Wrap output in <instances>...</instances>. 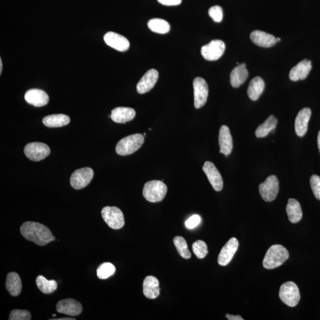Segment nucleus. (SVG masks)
Here are the masks:
<instances>
[{"label":"nucleus","mask_w":320,"mask_h":320,"mask_svg":"<svg viewBox=\"0 0 320 320\" xmlns=\"http://www.w3.org/2000/svg\"><path fill=\"white\" fill-rule=\"evenodd\" d=\"M21 232L27 240L34 242L41 246L56 240V237L52 234L50 229L39 222H25L21 226Z\"/></svg>","instance_id":"f257e3e1"},{"label":"nucleus","mask_w":320,"mask_h":320,"mask_svg":"<svg viewBox=\"0 0 320 320\" xmlns=\"http://www.w3.org/2000/svg\"><path fill=\"white\" fill-rule=\"evenodd\" d=\"M289 256L288 251L282 245H271L265 254L263 266L267 269H275L285 262Z\"/></svg>","instance_id":"f03ea898"},{"label":"nucleus","mask_w":320,"mask_h":320,"mask_svg":"<svg viewBox=\"0 0 320 320\" xmlns=\"http://www.w3.org/2000/svg\"><path fill=\"white\" fill-rule=\"evenodd\" d=\"M144 142V136L140 134L129 135L118 142L116 152L120 156H128L140 149Z\"/></svg>","instance_id":"7ed1b4c3"},{"label":"nucleus","mask_w":320,"mask_h":320,"mask_svg":"<svg viewBox=\"0 0 320 320\" xmlns=\"http://www.w3.org/2000/svg\"><path fill=\"white\" fill-rule=\"evenodd\" d=\"M167 192V187L162 181L152 180L145 184L143 196L148 201L158 202L164 198Z\"/></svg>","instance_id":"20e7f679"},{"label":"nucleus","mask_w":320,"mask_h":320,"mask_svg":"<svg viewBox=\"0 0 320 320\" xmlns=\"http://www.w3.org/2000/svg\"><path fill=\"white\" fill-rule=\"evenodd\" d=\"M279 298L287 306L294 307L298 305L300 293L298 286L293 282H287L281 285Z\"/></svg>","instance_id":"39448f33"},{"label":"nucleus","mask_w":320,"mask_h":320,"mask_svg":"<svg viewBox=\"0 0 320 320\" xmlns=\"http://www.w3.org/2000/svg\"><path fill=\"white\" fill-rule=\"evenodd\" d=\"M102 216L103 220L112 229H121L125 225L124 214L117 207H105L102 210Z\"/></svg>","instance_id":"423d86ee"},{"label":"nucleus","mask_w":320,"mask_h":320,"mask_svg":"<svg viewBox=\"0 0 320 320\" xmlns=\"http://www.w3.org/2000/svg\"><path fill=\"white\" fill-rule=\"evenodd\" d=\"M279 190V182L276 176L268 177L259 185V193L261 198L266 202H271L276 199Z\"/></svg>","instance_id":"0eeeda50"},{"label":"nucleus","mask_w":320,"mask_h":320,"mask_svg":"<svg viewBox=\"0 0 320 320\" xmlns=\"http://www.w3.org/2000/svg\"><path fill=\"white\" fill-rule=\"evenodd\" d=\"M26 156L29 160L40 161L45 159L51 153L50 148L43 142H31L26 145L24 150Z\"/></svg>","instance_id":"6e6552de"},{"label":"nucleus","mask_w":320,"mask_h":320,"mask_svg":"<svg viewBox=\"0 0 320 320\" xmlns=\"http://www.w3.org/2000/svg\"><path fill=\"white\" fill-rule=\"evenodd\" d=\"M193 85L194 106L196 109H200L205 105L208 99L209 93L208 84L201 77H196L193 80Z\"/></svg>","instance_id":"1a4fd4ad"},{"label":"nucleus","mask_w":320,"mask_h":320,"mask_svg":"<svg viewBox=\"0 0 320 320\" xmlns=\"http://www.w3.org/2000/svg\"><path fill=\"white\" fill-rule=\"evenodd\" d=\"M94 171L89 167L76 170L70 177V183L74 189L80 190L85 188L91 182Z\"/></svg>","instance_id":"9d476101"},{"label":"nucleus","mask_w":320,"mask_h":320,"mask_svg":"<svg viewBox=\"0 0 320 320\" xmlns=\"http://www.w3.org/2000/svg\"><path fill=\"white\" fill-rule=\"evenodd\" d=\"M225 50V45L221 40H213L201 48V54L206 60L216 61L220 58Z\"/></svg>","instance_id":"9b49d317"},{"label":"nucleus","mask_w":320,"mask_h":320,"mask_svg":"<svg viewBox=\"0 0 320 320\" xmlns=\"http://www.w3.org/2000/svg\"><path fill=\"white\" fill-rule=\"evenodd\" d=\"M238 246L239 242L237 238L233 237L229 239L219 254L218 264L222 266H227L233 258Z\"/></svg>","instance_id":"f8f14e48"},{"label":"nucleus","mask_w":320,"mask_h":320,"mask_svg":"<svg viewBox=\"0 0 320 320\" xmlns=\"http://www.w3.org/2000/svg\"><path fill=\"white\" fill-rule=\"evenodd\" d=\"M203 170L215 191H221L223 188V180L220 173L216 169L215 165L211 161H206L203 165Z\"/></svg>","instance_id":"ddd939ff"},{"label":"nucleus","mask_w":320,"mask_h":320,"mask_svg":"<svg viewBox=\"0 0 320 320\" xmlns=\"http://www.w3.org/2000/svg\"><path fill=\"white\" fill-rule=\"evenodd\" d=\"M57 311L70 316H77L83 311V306L80 302L71 298L60 300L56 306Z\"/></svg>","instance_id":"4468645a"},{"label":"nucleus","mask_w":320,"mask_h":320,"mask_svg":"<svg viewBox=\"0 0 320 320\" xmlns=\"http://www.w3.org/2000/svg\"><path fill=\"white\" fill-rule=\"evenodd\" d=\"M103 39L109 47L118 51H127L130 46V44L127 38L115 32H108L105 35Z\"/></svg>","instance_id":"2eb2a0df"},{"label":"nucleus","mask_w":320,"mask_h":320,"mask_svg":"<svg viewBox=\"0 0 320 320\" xmlns=\"http://www.w3.org/2000/svg\"><path fill=\"white\" fill-rule=\"evenodd\" d=\"M158 73L156 70H148L142 77L137 86V92L139 94L147 93L153 88L158 79Z\"/></svg>","instance_id":"dca6fc26"},{"label":"nucleus","mask_w":320,"mask_h":320,"mask_svg":"<svg viewBox=\"0 0 320 320\" xmlns=\"http://www.w3.org/2000/svg\"><path fill=\"white\" fill-rule=\"evenodd\" d=\"M25 99L29 104L35 107L47 105L50 100L47 93L37 89L29 90L25 94Z\"/></svg>","instance_id":"f3484780"},{"label":"nucleus","mask_w":320,"mask_h":320,"mask_svg":"<svg viewBox=\"0 0 320 320\" xmlns=\"http://www.w3.org/2000/svg\"><path fill=\"white\" fill-rule=\"evenodd\" d=\"M311 116V110L308 108H303L297 115L295 122V130L298 137H302L306 134Z\"/></svg>","instance_id":"a211bd4d"},{"label":"nucleus","mask_w":320,"mask_h":320,"mask_svg":"<svg viewBox=\"0 0 320 320\" xmlns=\"http://www.w3.org/2000/svg\"><path fill=\"white\" fill-rule=\"evenodd\" d=\"M312 69L311 61L304 60L293 67L289 73V79L293 82L305 80Z\"/></svg>","instance_id":"6ab92c4d"},{"label":"nucleus","mask_w":320,"mask_h":320,"mask_svg":"<svg viewBox=\"0 0 320 320\" xmlns=\"http://www.w3.org/2000/svg\"><path fill=\"white\" fill-rule=\"evenodd\" d=\"M219 145L220 147L219 153L224 154L225 156L231 153L233 144L230 131L227 126H222L219 130Z\"/></svg>","instance_id":"aec40b11"},{"label":"nucleus","mask_w":320,"mask_h":320,"mask_svg":"<svg viewBox=\"0 0 320 320\" xmlns=\"http://www.w3.org/2000/svg\"><path fill=\"white\" fill-rule=\"evenodd\" d=\"M136 112L134 109L118 107L113 109L111 112L112 120L118 124H125L135 117Z\"/></svg>","instance_id":"412c9836"},{"label":"nucleus","mask_w":320,"mask_h":320,"mask_svg":"<svg viewBox=\"0 0 320 320\" xmlns=\"http://www.w3.org/2000/svg\"><path fill=\"white\" fill-rule=\"evenodd\" d=\"M250 39L254 44L260 47L270 48L277 43L273 35L261 31L252 32Z\"/></svg>","instance_id":"4be33fe9"},{"label":"nucleus","mask_w":320,"mask_h":320,"mask_svg":"<svg viewBox=\"0 0 320 320\" xmlns=\"http://www.w3.org/2000/svg\"><path fill=\"white\" fill-rule=\"evenodd\" d=\"M160 283L156 277L148 276L145 278L143 292L148 299H156L160 295Z\"/></svg>","instance_id":"5701e85b"},{"label":"nucleus","mask_w":320,"mask_h":320,"mask_svg":"<svg viewBox=\"0 0 320 320\" xmlns=\"http://www.w3.org/2000/svg\"><path fill=\"white\" fill-rule=\"evenodd\" d=\"M6 289L13 296L20 295L22 289V283L20 276L16 272H10L6 282Z\"/></svg>","instance_id":"b1692460"},{"label":"nucleus","mask_w":320,"mask_h":320,"mask_svg":"<svg viewBox=\"0 0 320 320\" xmlns=\"http://www.w3.org/2000/svg\"><path fill=\"white\" fill-rule=\"evenodd\" d=\"M248 76V71L246 69L245 64L239 65L231 71L230 74L231 85L234 88H238L245 80Z\"/></svg>","instance_id":"393cba45"},{"label":"nucleus","mask_w":320,"mask_h":320,"mask_svg":"<svg viewBox=\"0 0 320 320\" xmlns=\"http://www.w3.org/2000/svg\"><path fill=\"white\" fill-rule=\"evenodd\" d=\"M286 213L289 221L296 224L301 220L302 211L298 201L295 199H289L286 206Z\"/></svg>","instance_id":"a878e982"},{"label":"nucleus","mask_w":320,"mask_h":320,"mask_svg":"<svg viewBox=\"0 0 320 320\" xmlns=\"http://www.w3.org/2000/svg\"><path fill=\"white\" fill-rule=\"evenodd\" d=\"M264 89V82L260 77H254L251 80L247 89V94L251 100L256 101L261 94L263 92Z\"/></svg>","instance_id":"bb28decb"},{"label":"nucleus","mask_w":320,"mask_h":320,"mask_svg":"<svg viewBox=\"0 0 320 320\" xmlns=\"http://www.w3.org/2000/svg\"><path fill=\"white\" fill-rule=\"evenodd\" d=\"M43 122L47 127H62L70 124V118L69 116L64 114L52 115L45 117Z\"/></svg>","instance_id":"cd10ccee"},{"label":"nucleus","mask_w":320,"mask_h":320,"mask_svg":"<svg viewBox=\"0 0 320 320\" xmlns=\"http://www.w3.org/2000/svg\"><path fill=\"white\" fill-rule=\"evenodd\" d=\"M277 124V120L274 116L271 115L267 118L263 124H261L256 129L255 134L257 138H264L275 129Z\"/></svg>","instance_id":"c85d7f7f"},{"label":"nucleus","mask_w":320,"mask_h":320,"mask_svg":"<svg viewBox=\"0 0 320 320\" xmlns=\"http://www.w3.org/2000/svg\"><path fill=\"white\" fill-rule=\"evenodd\" d=\"M37 286L42 292L50 294L56 291L58 284L55 280H48L44 276H38L36 279Z\"/></svg>","instance_id":"c756f323"},{"label":"nucleus","mask_w":320,"mask_h":320,"mask_svg":"<svg viewBox=\"0 0 320 320\" xmlns=\"http://www.w3.org/2000/svg\"><path fill=\"white\" fill-rule=\"evenodd\" d=\"M148 27L151 31L160 34H167L170 30L169 23L161 19H151L148 22Z\"/></svg>","instance_id":"7c9ffc66"},{"label":"nucleus","mask_w":320,"mask_h":320,"mask_svg":"<svg viewBox=\"0 0 320 320\" xmlns=\"http://www.w3.org/2000/svg\"><path fill=\"white\" fill-rule=\"evenodd\" d=\"M174 245L177 248L178 253L185 259H189L191 257V253L188 248L185 239L180 236H176L173 239Z\"/></svg>","instance_id":"2f4dec72"},{"label":"nucleus","mask_w":320,"mask_h":320,"mask_svg":"<svg viewBox=\"0 0 320 320\" xmlns=\"http://www.w3.org/2000/svg\"><path fill=\"white\" fill-rule=\"evenodd\" d=\"M115 271L116 269L114 264L111 263H104L100 265L97 269V275L100 279H106L112 276Z\"/></svg>","instance_id":"473e14b6"},{"label":"nucleus","mask_w":320,"mask_h":320,"mask_svg":"<svg viewBox=\"0 0 320 320\" xmlns=\"http://www.w3.org/2000/svg\"><path fill=\"white\" fill-rule=\"evenodd\" d=\"M194 254L200 259L205 258L208 253V246L205 242L202 240L196 241L192 245Z\"/></svg>","instance_id":"72a5a7b5"},{"label":"nucleus","mask_w":320,"mask_h":320,"mask_svg":"<svg viewBox=\"0 0 320 320\" xmlns=\"http://www.w3.org/2000/svg\"><path fill=\"white\" fill-rule=\"evenodd\" d=\"M32 318L31 313L28 310L14 309L9 315L10 320H30Z\"/></svg>","instance_id":"f704fd0d"},{"label":"nucleus","mask_w":320,"mask_h":320,"mask_svg":"<svg viewBox=\"0 0 320 320\" xmlns=\"http://www.w3.org/2000/svg\"><path fill=\"white\" fill-rule=\"evenodd\" d=\"M209 15L215 22H221L223 19L222 9L219 6H213L209 9Z\"/></svg>","instance_id":"c9c22d12"},{"label":"nucleus","mask_w":320,"mask_h":320,"mask_svg":"<svg viewBox=\"0 0 320 320\" xmlns=\"http://www.w3.org/2000/svg\"><path fill=\"white\" fill-rule=\"evenodd\" d=\"M310 185L316 199L320 200V177L312 175L310 179Z\"/></svg>","instance_id":"e433bc0d"},{"label":"nucleus","mask_w":320,"mask_h":320,"mask_svg":"<svg viewBox=\"0 0 320 320\" xmlns=\"http://www.w3.org/2000/svg\"><path fill=\"white\" fill-rule=\"evenodd\" d=\"M201 221V218L198 215H193L190 217L185 222L186 227L189 229L195 228Z\"/></svg>","instance_id":"4c0bfd02"},{"label":"nucleus","mask_w":320,"mask_h":320,"mask_svg":"<svg viewBox=\"0 0 320 320\" xmlns=\"http://www.w3.org/2000/svg\"><path fill=\"white\" fill-rule=\"evenodd\" d=\"M161 5L167 6H178L182 3V0H157Z\"/></svg>","instance_id":"58836bf2"},{"label":"nucleus","mask_w":320,"mask_h":320,"mask_svg":"<svg viewBox=\"0 0 320 320\" xmlns=\"http://www.w3.org/2000/svg\"><path fill=\"white\" fill-rule=\"evenodd\" d=\"M226 317H227V318L229 320H243L244 319L243 318L241 317L240 315H230V314H228V313H227V314H226Z\"/></svg>","instance_id":"ea45409f"},{"label":"nucleus","mask_w":320,"mask_h":320,"mask_svg":"<svg viewBox=\"0 0 320 320\" xmlns=\"http://www.w3.org/2000/svg\"><path fill=\"white\" fill-rule=\"evenodd\" d=\"M51 320H76V319L74 318H53V319H51Z\"/></svg>","instance_id":"a19ab883"},{"label":"nucleus","mask_w":320,"mask_h":320,"mask_svg":"<svg viewBox=\"0 0 320 320\" xmlns=\"http://www.w3.org/2000/svg\"><path fill=\"white\" fill-rule=\"evenodd\" d=\"M317 143H318V149H319V153H320V131H319L318 134Z\"/></svg>","instance_id":"79ce46f5"},{"label":"nucleus","mask_w":320,"mask_h":320,"mask_svg":"<svg viewBox=\"0 0 320 320\" xmlns=\"http://www.w3.org/2000/svg\"><path fill=\"white\" fill-rule=\"evenodd\" d=\"M3 70V63L2 58H0V75H1Z\"/></svg>","instance_id":"37998d69"},{"label":"nucleus","mask_w":320,"mask_h":320,"mask_svg":"<svg viewBox=\"0 0 320 320\" xmlns=\"http://www.w3.org/2000/svg\"><path fill=\"white\" fill-rule=\"evenodd\" d=\"M276 43H279L280 41V38H276Z\"/></svg>","instance_id":"c03bdc74"},{"label":"nucleus","mask_w":320,"mask_h":320,"mask_svg":"<svg viewBox=\"0 0 320 320\" xmlns=\"http://www.w3.org/2000/svg\"><path fill=\"white\" fill-rule=\"evenodd\" d=\"M53 316H56V314H53Z\"/></svg>","instance_id":"a18cd8bd"},{"label":"nucleus","mask_w":320,"mask_h":320,"mask_svg":"<svg viewBox=\"0 0 320 320\" xmlns=\"http://www.w3.org/2000/svg\"><path fill=\"white\" fill-rule=\"evenodd\" d=\"M146 135H147L146 133L144 134V136H146Z\"/></svg>","instance_id":"49530a36"}]
</instances>
